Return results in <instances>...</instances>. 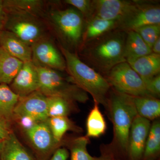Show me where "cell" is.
Segmentation results:
<instances>
[{
	"mask_svg": "<svg viewBox=\"0 0 160 160\" xmlns=\"http://www.w3.org/2000/svg\"><path fill=\"white\" fill-rule=\"evenodd\" d=\"M126 32L116 29L82 45V55L88 66L106 75L114 66L126 62Z\"/></svg>",
	"mask_w": 160,
	"mask_h": 160,
	"instance_id": "6da1fadb",
	"label": "cell"
},
{
	"mask_svg": "<svg viewBox=\"0 0 160 160\" xmlns=\"http://www.w3.org/2000/svg\"><path fill=\"white\" fill-rule=\"evenodd\" d=\"M61 50L71 81L91 95L94 102L107 107L111 86L105 77L84 62L76 53L63 46Z\"/></svg>",
	"mask_w": 160,
	"mask_h": 160,
	"instance_id": "7a4b0ae2",
	"label": "cell"
},
{
	"mask_svg": "<svg viewBox=\"0 0 160 160\" xmlns=\"http://www.w3.org/2000/svg\"><path fill=\"white\" fill-rule=\"evenodd\" d=\"M107 107L113 124L114 142L127 152L129 131L138 116L132 97L114 90L108 97Z\"/></svg>",
	"mask_w": 160,
	"mask_h": 160,
	"instance_id": "3957f363",
	"label": "cell"
},
{
	"mask_svg": "<svg viewBox=\"0 0 160 160\" xmlns=\"http://www.w3.org/2000/svg\"><path fill=\"white\" fill-rule=\"evenodd\" d=\"M36 66L39 80L38 91L46 97H59L73 102L85 103L89 100L88 93L74 84L69 77H65L57 70Z\"/></svg>",
	"mask_w": 160,
	"mask_h": 160,
	"instance_id": "277c9868",
	"label": "cell"
},
{
	"mask_svg": "<svg viewBox=\"0 0 160 160\" xmlns=\"http://www.w3.org/2000/svg\"><path fill=\"white\" fill-rule=\"evenodd\" d=\"M49 17L64 42L71 47L81 46L85 22L82 15L74 8L56 9Z\"/></svg>",
	"mask_w": 160,
	"mask_h": 160,
	"instance_id": "5b68a950",
	"label": "cell"
},
{
	"mask_svg": "<svg viewBox=\"0 0 160 160\" xmlns=\"http://www.w3.org/2000/svg\"><path fill=\"white\" fill-rule=\"evenodd\" d=\"M105 78L111 87L120 93L132 97H153L146 90L142 78L126 62L114 66Z\"/></svg>",
	"mask_w": 160,
	"mask_h": 160,
	"instance_id": "8992f818",
	"label": "cell"
},
{
	"mask_svg": "<svg viewBox=\"0 0 160 160\" xmlns=\"http://www.w3.org/2000/svg\"><path fill=\"white\" fill-rule=\"evenodd\" d=\"M4 28L31 47L45 38L43 24L39 18L32 16L6 14Z\"/></svg>",
	"mask_w": 160,
	"mask_h": 160,
	"instance_id": "52a82bcc",
	"label": "cell"
},
{
	"mask_svg": "<svg viewBox=\"0 0 160 160\" xmlns=\"http://www.w3.org/2000/svg\"><path fill=\"white\" fill-rule=\"evenodd\" d=\"M160 24L159 5L148 1H138L137 7L119 23L117 29L126 32L147 25Z\"/></svg>",
	"mask_w": 160,
	"mask_h": 160,
	"instance_id": "ba28073f",
	"label": "cell"
},
{
	"mask_svg": "<svg viewBox=\"0 0 160 160\" xmlns=\"http://www.w3.org/2000/svg\"><path fill=\"white\" fill-rule=\"evenodd\" d=\"M92 18L116 21L119 23L136 8L138 1L92 0Z\"/></svg>",
	"mask_w": 160,
	"mask_h": 160,
	"instance_id": "9c48e42d",
	"label": "cell"
},
{
	"mask_svg": "<svg viewBox=\"0 0 160 160\" xmlns=\"http://www.w3.org/2000/svg\"><path fill=\"white\" fill-rule=\"evenodd\" d=\"M32 62L35 65L58 71L66 70V63L62 54L51 41L45 38L31 46Z\"/></svg>",
	"mask_w": 160,
	"mask_h": 160,
	"instance_id": "30bf717a",
	"label": "cell"
},
{
	"mask_svg": "<svg viewBox=\"0 0 160 160\" xmlns=\"http://www.w3.org/2000/svg\"><path fill=\"white\" fill-rule=\"evenodd\" d=\"M37 153L39 160H46L58 145L55 142L46 120L38 122L24 132Z\"/></svg>",
	"mask_w": 160,
	"mask_h": 160,
	"instance_id": "8fae6325",
	"label": "cell"
},
{
	"mask_svg": "<svg viewBox=\"0 0 160 160\" xmlns=\"http://www.w3.org/2000/svg\"><path fill=\"white\" fill-rule=\"evenodd\" d=\"M28 116L38 122L46 121L47 115V97L37 91L25 97L20 98L15 108L13 118Z\"/></svg>",
	"mask_w": 160,
	"mask_h": 160,
	"instance_id": "7c38bea8",
	"label": "cell"
},
{
	"mask_svg": "<svg viewBox=\"0 0 160 160\" xmlns=\"http://www.w3.org/2000/svg\"><path fill=\"white\" fill-rule=\"evenodd\" d=\"M151 126L149 120L138 115L135 118L129 131L128 140L127 152L130 160L142 158Z\"/></svg>",
	"mask_w": 160,
	"mask_h": 160,
	"instance_id": "4fadbf2b",
	"label": "cell"
},
{
	"mask_svg": "<svg viewBox=\"0 0 160 160\" xmlns=\"http://www.w3.org/2000/svg\"><path fill=\"white\" fill-rule=\"evenodd\" d=\"M9 87L20 98L25 97L38 90V74L36 66L32 61L23 63Z\"/></svg>",
	"mask_w": 160,
	"mask_h": 160,
	"instance_id": "5bb4252c",
	"label": "cell"
},
{
	"mask_svg": "<svg viewBox=\"0 0 160 160\" xmlns=\"http://www.w3.org/2000/svg\"><path fill=\"white\" fill-rule=\"evenodd\" d=\"M0 47L23 63L32 61L31 46L7 30L0 32Z\"/></svg>",
	"mask_w": 160,
	"mask_h": 160,
	"instance_id": "9a60e30c",
	"label": "cell"
},
{
	"mask_svg": "<svg viewBox=\"0 0 160 160\" xmlns=\"http://www.w3.org/2000/svg\"><path fill=\"white\" fill-rule=\"evenodd\" d=\"M6 14L32 16L39 18L44 12L45 2L40 0H6L3 1Z\"/></svg>",
	"mask_w": 160,
	"mask_h": 160,
	"instance_id": "2e32d148",
	"label": "cell"
},
{
	"mask_svg": "<svg viewBox=\"0 0 160 160\" xmlns=\"http://www.w3.org/2000/svg\"><path fill=\"white\" fill-rule=\"evenodd\" d=\"M127 62L136 72L143 81L160 74V54L152 52Z\"/></svg>",
	"mask_w": 160,
	"mask_h": 160,
	"instance_id": "e0dca14e",
	"label": "cell"
},
{
	"mask_svg": "<svg viewBox=\"0 0 160 160\" xmlns=\"http://www.w3.org/2000/svg\"><path fill=\"white\" fill-rule=\"evenodd\" d=\"M118 22L93 18L85 22L81 46L100 37L107 32L117 29Z\"/></svg>",
	"mask_w": 160,
	"mask_h": 160,
	"instance_id": "ac0fdd59",
	"label": "cell"
},
{
	"mask_svg": "<svg viewBox=\"0 0 160 160\" xmlns=\"http://www.w3.org/2000/svg\"><path fill=\"white\" fill-rule=\"evenodd\" d=\"M152 52L150 47L134 31L126 32L124 57L126 62L132 61Z\"/></svg>",
	"mask_w": 160,
	"mask_h": 160,
	"instance_id": "d6986e66",
	"label": "cell"
},
{
	"mask_svg": "<svg viewBox=\"0 0 160 160\" xmlns=\"http://www.w3.org/2000/svg\"><path fill=\"white\" fill-rule=\"evenodd\" d=\"M0 160H35V159L22 145L14 132H12L3 142Z\"/></svg>",
	"mask_w": 160,
	"mask_h": 160,
	"instance_id": "ffe728a7",
	"label": "cell"
},
{
	"mask_svg": "<svg viewBox=\"0 0 160 160\" xmlns=\"http://www.w3.org/2000/svg\"><path fill=\"white\" fill-rule=\"evenodd\" d=\"M23 63L0 47V84L10 85Z\"/></svg>",
	"mask_w": 160,
	"mask_h": 160,
	"instance_id": "44dd1931",
	"label": "cell"
},
{
	"mask_svg": "<svg viewBox=\"0 0 160 160\" xmlns=\"http://www.w3.org/2000/svg\"><path fill=\"white\" fill-rule=\"evenodd\" d=\"M138 115L151 121L160 116V101L152 97H132Z\"/></svg>",
	"mask_w": 160,
	"mask_h": 160,
	"instance_id": "7402d4cb",
	"label": "cell"
},
{
	"mask_svg": "<svg viewBox=\"0 0 160 160\" xmlns=\"http://www.w3.org/2000/svg\"><path fill=\"white\" fill-rule=\"evenodd\" d=\"M19 98L8 85L0 84V118L11 122Z\"/></svg>",
	"mask_w": 160,
	"mask_h": 160,
	"instance_id": "603a6c76",
	"label": "cell"
},
{
	"mask_svg": "<svg viewBox=\"0 0 160 160\" xmlns=\"http://www.w3.org/2000/svg\"><path fill=\"white\" fill-rule=\"evenodd\" d=\"M86 126V137L87 138H99L106 132L107 128L106 120L96 102H94V106L88 115Z\"/></svg>",
	"mask_w": 160,
	"mask_h": 160,
	"instance_id": "cb8c5ba5",
	"label": "cell"
},
{
	"mask_svg": "<svg viewBox=\"0 0 160 160\" xmlns=\"http://www.w3.org/2000/svg\"><path fill=\"white\" fill-rule=\"evenodd\" d=\"M47 124L54 138L55 142L58 144L61 142L63 136L67 131H80L67 117H58L48 118L46 120Z\"/></svg>",
	"mask_w": 160,
	"mask_h": 160,
	"instance_id": "d4e9b609",
	"label": "cell"
},
{
	"mask_svg": "<svg viewBox=\"0 0 160 160\" xmlns=\"http://www.w3.org/2000/svg\"><path fill=\"white\" fill-rule=\"evenodd\" d=\"M160 150V122L158 120L151 124L149 135L146 140L143 158L151 160L159 153Z\"/></svg>",
	"mask_w": 160,
	"mask_h": 160,
	"instance_id": "484cf974",
	"label": "cell"
},
{
	"mask_svg": "<svg viewBox=\"0 0 160 160\" xmlns=\"http://www.w3.org/2000/svg\"><path fill=\"white\" fill-rule=\"evenodd\" d=\"M73 102L59 97H47L48 118L68 117L73 109Z\"/></svg>",
	"mask_w": 160,
	"mask_h": 160,
	"instance_id": "4316f807",
	"label": "cell"
},
{
	"mask_svg": "<svg viewBox=\"0 0 160 160\" xmlns=\"http://www.w3.org/2000/svg\"><path fill=\"white\" fill-rule=\"evenodd\" d=\"M89 140L86 137H81L72 141L69 146L70 160H97L90 155L87 150Z\"/></svg>",
	"mask_w": 160,
	"mask_h": 160,
	"instance_id": "83f0119b",
	"label": "cell"
},
{
	"mask_svg": "<svg viewBox=\"0 0 160 160\" xmlns=\"http://www.w3.org/2000/svg\"><path fill=\"white\" fill-rule=\"evenodd\" d=\"M133 31L137 32L151 49L155 42L160 37V24L147 25Z\"/></svg>",
	"mask_w": 160,
	"mask_h": 160,
	"instance_id": "f1b7e54d",
	"label": "cell"
},
{
	"mask_svg": "<svg viewBox=\"0 0 160 160\" xmlns=\"http://www.w3.org/2000/svg\"><path fill=\"white\" fill-rule=\"evenodd\" d=\"M64 2L74 7L82 15L85 22L92 18V1L90 0H66Z\"/></svg>",
	"mask_w": 160,
	"mask_h": 160,
	"instance_id": "f546056e",
	"label": "cell"
},
{
	"mask_svg": "<svg viewBox=\"0 0 160 160\" xmlns=\"http://www.w3.org/2000/svg\"><path fill=\"white\" fill-rule=\"evenodd\" d=\"M147 91L154 98H158L160 95V75L156 76L143 81Z\"/></svg>",
	"mask_w": 160,
	"mask_h": 160,
	"instance_id": "4dcf8cb0",
	"label": "cell"
},
{
	"mask_svg": "<svg viewBox=\"0 0 160 160\" xmlns=\"http://www.w3.org/2000/svg\"><path fill=\"white\" fill-rule=\"evenodd\" d=\"M13 120H15L18 122L20 127L24 130V132L31 129L39 122L34 119L33 118L28 116H22L15 118Z\"/></svg>",
	"mask_w": 160,
	"mask_h": 160,
	"instance_id": "1f68e13d",
	"label": "cell"
},
{
	"mask_svg": "<svg viewBox=\"0 0 160 160\" xmlns=\"http://www.w3.org/2000/svg\"><path fill=\"white\" fill-rule=\"evenodd\" d=\"M10 122L0 118V142H3L12 133Z\"/></svg>",
	"mask_w": 160,
	"mask_h": 160,
	"instance_id": "d6a6232c",
	"label": "cell"
},
{
	"mask_svg": "<svg viewBox=\"0 0 160 160\" xmlns=\"http://www.w3.org/2000/svg\"><path fill=\"white\" fill-rule=\"evenodd\" d=\"M69 156L68 150L64 148L57 149L49 160H67Z\"/></svg>",
	"mask_w": 160,
	"mask_h": 160,
	"instance_id": "836d02e7",
	"label": "cell"
},
{
	"mask_svg": "<svg viewBox=\"0 0 160 160\" xmlns=\"http://www.w3.org/2000/svg\"><path fill=\"white\" fill-rule=\"evenodd\" d=\"M6 13L3 6V1L0 0V32L3 30L6 22Z\"/></svg>",
	"mask_w": 160,
	"mask_h": 160,
	"instance_id": "e575fe53",
	"label": "cell"
},
{
	"mask_svg": "<svg viewBox=\"0 0 160 160\" xmlns=\"http://www.w3.org/2000/svg\"><path fill=\"white\" fill-rule=\"evenodd\" d=\"M152 53L160 54V37L157 40L151 48Z\"/></svg>",
	"mask_w": 160,
	"mask_h": 160,
	"instance_id": "d590c367",
	"label": "cell"
},
{
	"mask_svg": "<svg viewBox=\"0 0 160 160\" xmlns=\"http://www.w3.org/2000/svg\"><path fill=\"white\" fill-rule=\"evenodd\" d=\"M97 160H115L112 155L109 153H103L101 156L97 158Z\"/></svg>",
	"mask_w": 160,
	"mask_h": 160,
	"instance_id": "8d00e7d4",
	"label": "cell"
},
{
	"mask_svg": "<svg viewBox=\"0 0 160 160\" xmlns=\"http://www.w3.org/2000/svg\"><path fill=\"white\" fill-rule=\"evenodd\" d=\"M3 142H0V153H1V151H2V149Z\"/></svg>",
	"mask_w": 160,
	"mask_h": 160,
	"instance_id": "74e56055",
	"label": "cell"
},
{
	"mask_svg": "<svg viewBox=\"0 0 160 160\" xmlns=\"http://www.w3.org/2000/svg\"><path fill=\"white\" fill-rule=\"evenodd\" d=\"M120 160V159H118V160Z\"/></svg>",
	"mask_w": 160,
	"mask_h": 160,
	"instance_id": "f35d334b",
	"label": "cell"
}]
</instances>
